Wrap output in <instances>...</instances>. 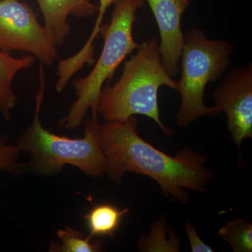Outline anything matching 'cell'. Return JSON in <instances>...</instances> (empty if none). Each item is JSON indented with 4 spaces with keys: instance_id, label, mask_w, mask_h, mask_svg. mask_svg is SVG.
I'll return each mask as SVG.
<instances>
[{
    "instance_id": "obj_4",
    "label": "cell",
    "mask_w": 252,
    "mask_h": 252,
    "mask_svg": "<svg viewBox=\"0 0 252 252\" xmlns=\"http://www.w3.org/2000/svg\"><path fill=\"white\" fill-rule=\"evenodd\" d=\"M145 0H117L112 21L101 26L99 33L104 38L102 52L89 75L72 81L77 99L69 114L60 121V126L67 129L77 128L91 109L97 119L99 94L106 81L112 80L116 71L132 51L140 47L133 37L136 11Z\"/></svg>"
},
{
    "instance_id": "obj_16",
    "label": "cell",
    "mask_w": 252,
    "mask_h": 252,
    "mask_svg": "<svg viewBox=\"0 0 252 252\" xmlns=\"http://www.w3.org/2000/svg\"><path fill=\"white\" fill-rule=\"evenodd\" d=\"M20 150L16 146L6 143V137L0 138V170L19 175L26 168L24 164L19 162Z\"/></svg>"
},
{
    "instance_id": "obj_1",
    "label": "cell",
    "mask_w": 252,
    "mask_h": 252,
    "mask_svg": "<svg viewBox=\"0 0 252 252\" xmlns=\"http://www.w3.org/2000/svg\"><path fill=\"white\" fill-rule=\"evenodd\" d=\"M138 122L131 117L124 122H107L99 130L101 147L107 160L109 178L122 182L126 172L153 179L162 193L185 205L190 191L205 193L215 174L205 166L208 158L189 148L175 157L167 155L137 133Z\"/></svg>"
},
{
    "instance_id": "obj_13",
    "label": "cell",
    "mask_w": 252,
    "mask_h": 252,
    "mask_svg": "<svg viewBox=\"0 0 252 252\" xmlns=\"http://www.w3.org/2000/svg\"><path fill=\"white\" fill-rule=\"evenodd\" d=\"M219 235L229 244L235 252H252V223L251 222L234 219L227 222L219 230Z\"/></svg>"
},
{
    "instance_id": "obj_15",
    "label": "cell",
    "mask_w": 252,
    "mask_h": 252,
    "mask_svg": "<svg viewBox=\"0 0 252 252\" xmlns=\"http://www.w3.org/2000/svg\"><path fill=\"white\" fill-rule=\"evenodd\" d=\"M117 0H99L98 5V11H97V18L96 19L95 24L91 33L90 37L86 41L85 45L75 54V57L79 61L83 62L89 63L94 61V41L98 36L102 21L107 9L111 5L116 2Z\"/></svg>"
},
{
    "instance_id": "obj_11",
    "label": "cell",
    "mask_w": 252,
    "mask_h": 252,
    "mask_svg": "<svg viewBox=\"0 0 252 252\" xmlns=\"http://www.w3.org/2000/svg\"><path fill=\"white\" fill-rule=\"evenodd\" d=\"M129 212L128 208H118L109 203L94 205L84 216L89 230V236H109L114 238L119 229L123 217Z\"/></svg>"
},
{
    "instance_id": "obj_12",
    "label": "cell",
    "mask_w": 252,
    "mask_h": 252,
    "mask_svg": "<svg viewBox=\"0 0 252 252\" xmlns=\"http://www.w3.org/2000/svg\"><path fill=\"white\" fill-rule=\"evenodd\" d=\"M60 244H51L50 252H99L102 251L100 240L91 242L89 235L86 237L79 230L67 226L56 232Z\"/></svg>"
},
{
    "instance_id": "obj_17",
    "label": "cell",
    "mask_w": 252,
    "mask_h": 252,
    "mask_svg": "<svg viewBox=\"0 0 252 252\" xmlns=\"http://www.w3.org/2000/svg\"><path fill=\"white\" fill-rule=\"evenodd\" d=\"M185 228L190 241L192 252H212L213 250L210 246L203 243L199 236L195 227L189 221L186 222Z\"/></svg>"
},
{
    "instance_id": "obj_3",
    "label": "cell",
    "mask_w": 252,
    "mask_h": 252,
    "mask_svg": "<svg viewBox=\"0 0 252 252\" xmlns=\"http://www.w3.org/2000/svg\"><path fill=\"white\" fill-rule=\"evenodd\" d=\"M39 90L36 95L34 119L29 128L18 139L20 152L29 154V167L44 175L59 173L67 165L77 167L91 177H102L107 173V164L101 147V125L97 119L86 121L84 137L71 139L51 133L43 127L40 120L41 104L46 90L44 64L39 67Z\"/></svg>"
},
{
    "instance_id": "obj_5",
    "label": "cell",
    "mask_w": 252,
    "mask_h": 252,
    "mask_svg": "<svg viewBox=\"0 0 252 252\" xmlns=\"http://www.w3.org/2000/svg\"><path fill=\"white\" fill-rule=\"evenodd\" d=\"M233 49L225 40H210L198 28L189 32L185 38L182 55V77L178 92L182 102L176 116L180 127H187L204 116L216 117L220 114L216 106L204 103L205 87L219 80L230 64Z\"/></svg>"
},
{
    "instance_id": "obj_2",
    "label": "cell",
    "mask_w": 252,
    "mask_h": 252,
    "mask_svg": "<svg viewBox=\"0 0 252 252\" xmlns=\"http://www.w3.org/2000/svg\"><path fill=\"white\" fill-rule=\"evenodd\" d=\"M161 86L178 91V81L164 67L159 41L154 38L141 44L126 61L115 84L102 88L97 114L107 122H124L134 115L146 116L172 137L173 130L164 125L159 117L158 91Z\"/></svg>"
},
{
    "instance_id": "obj_9",
    "label": "cell",
    "mask_w": 252,
    "mask_h": 252,
    "mask_svg": "<svg viewBox=\"0 0 252 252\" xmlns=\"http://www.w3.org/2000/svg\"><path fill=\"white\" fill-rule=\"evenodd\" d=\"M44 20V27L56 47H63L70 35L72 28L67 22L69 16L92 17L98 6L91 0H36Z\"/></svg>"
},
{
    "instance_id": "obj_7",
    "label": "cell",
    "mask_w": 252,
    "mask_h": 252,
    "mask_svg": "<svg viewBox=\"0 0 252 252\" xmlns=\"http://www.w3.org/2000/svg\"><path fill=\"white\" fill-rule=\"evenodd\" d=\"M215 106L228 120V129L240 150L252 138V64L237 67L222 80L213 94Z\"/></svg>"
},
{
    "instance_id": "obj_10",
    "label": "cell",
    "mask_w": 252,
    "mask_h": 252,
    "mask_svg": "<svg viewBox=\"0 0 252 252\" xmlns=\"http://www.w3.org/2000/svg\"><path fill=\"white\" fill-rule=\"evenodd\" d=\"M34 60L32 54L14 58L0 49V112L6 121L11 119V112L17 102L13 89L14 77L20 71L31 68Z\"/></svg>"
},
{
    "instance_id": "obj_8",
    "label": "cell",
    "mask_w": 252,
    "mask_h": 252,
    "mask_svg": "<svg viewBox=\"0 0 252 252\" xmlns=\"http://www.w3.org/2000/svg\"><path fill=\"white\" fill-rule=\"evenodd\" d=\"M157 21L162 62L172 77L180 72V61L185 44L182 18L192 0H145Z\"/></svg>"
},
{
    "instance_id": "obj_14",
    "label": "cell",
    "mask_w": 252,
    "mask_h": 252,
    "mask_svg": "<svg viewBox=\"0 0 252 252\" xmlns=\"http://www.w3.org/2000/svg\"><path fill=\"white\" fill-rule=\"evenodd\" d=\"M167 230L165 217L154 223L151 234L142 237L139 242L142 252H180V243L175 235L167 238Z\"/></svg>"
},
{
    "instance_id": "obj_6",
    "label": "cell",
    "mask_w": 252,
    "mask_h": 252,
    "mask_svg": "<svg viewBox=\"0 0 252 252\" xmlns=\"http://www.w3.org/2000/svg\"><path fill=\"white\" fill-rule=\"evenodd\" d=\"M0 49L7 54L28 53L46 66L53 65L59 58L37 14L31 4L20 0H0Z\"/></svg>"
}]
</instances>
